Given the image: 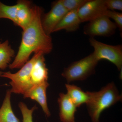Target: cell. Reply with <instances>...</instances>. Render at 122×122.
Listing matches in <instances>:
<instances>
[{"label":"cell","mask_w":122,"mask_h":122,"mask_svg":"<svg viewBox=\"0 0 122 122\" xmlns=\"http://www.w3.org/2000/svg\"><path fill=\"white\" fill-rule=\"evenodd\" d=\"M17 10L16 14L15 25L25 29L30 24L33 13V6L32 2L29 0H20L17 2Z\"/></svg>","instance_id":"obj_10"},{"label":"cell","mask_w":122,"mask_h":122,"mask_svg":"<svg viewBox=\"0 0 122 122\" xmlns=\"http://www.w3.org/2000/svg\"><path fill=\"white\" fill-rule=\"evenodd\" d=\"M66 94L74 103L76 107L81 106L82 104L86 103L89 100L90 92H85L81 88L75 85L66 84Z\"/></svg>","instance_id":"obj_14"},{"label":"cell","mask_w":122,"mask_h":122,"mask_svg":"<svg viewBox=\"0 0 122 122\" xmlns=\"http://www.w3.org/2000/svg\"><path fill=\"white\" fill-rule=\"evenodd\" d=\"M11 94V91L8 90L0 108V122H20L18 119L15 116L12 109Z\"/></svg>","instance_id":"obj_15"},{"label":"cell","mask_w":122,"mask_h":122,"mask_svg":"<svg viewBox=\"0 0 122 122\" xmlns=\"http://www.w3.org/2000/svg\"><path fill=\"white\" fill-rule=\"evenodd\" d=\"M90 93L89 100L86 105L92 122H99L100 114L103 111L122 100V95L113 82L99 91L90 92Z\"/></svg>","instance_id":"obj_2"},{"label":"cell","mask_w":122,"mask_h":122,"mask_svg":"<svg viewBox=\"0 0 122 122\" xmlns=\"http://www.w3.org/2000/svg\"><path fill=\"white\" fill-rule=\"evenodd\" d=\"M68 12L59 0L53 3L51 9L48 12L42 14V26L47 35H50L53 33L57 25Z\"/></svg>","instance_id":"obj_7"},{"label":"cell","mask_w":122,"mask_h":122,"mask_svg":"<svg viewBox=\"0 0 122 122\" xmlns=\"http://www.w3.org/2000/svg\"><path fill=\"white\" fill-rule=\"evenodd\" d=\"M117 28L110 18L103 16L89 21L84 26L83 33L90 37L95 36L109 37L115 33Z\"/></svg>","instance_id":"obj_6"},{"label":"cell","mask_w":122,"mask_h":122,"mask_svg":"<svg viewBox=\"0 0 122 122\" xmlns=\"http://www.w3.org/2000/svg\"><path fill=\"white\" fill-rule=\"evenodd\" d=\"M41 52L35 53L31 59L28 61L20 69L15 73L10 72H3L1 77L6 78L11 80V93L24 95L32 87L30 83V73L34 63L41 55Z\"/></svg>","instance_id":"obj_3"},{"label":"cell","mask_w":122,"mask_h":122,"mask_svg":"<svg viewBox=\"0 0 122 122\" xmlns=\"http://www.w3.org/2000/svg\"><path fill=\"white\" fill-rule=\"evenodd\" d=\"M18 106L22 114V122H33V113L37 109V107L35 105L31 109H29L25 103L21 102L19 103Z\"/></svg>","instance_id":"obj_18"},{"label":"cell","mask_w":122,"mask_h":122,"mask_svg":"<svg viewBox=\"0 0 122 122\" xmlns=\"http://www.w3.org/2000/svg\"><path fill=\"white\" fill-rule=\"evenodd\" d=\"M107 10L105 0H89L78 10V14L82 23L105 16Z\"/></svg>","instance_id":"obj_8"},{"label":"cell","mask_w":122,"mask_h":122,"mask_svg":"<svg viewBox=\"0 0 122 122\" xmlns=\"http://www.w3.org/2000/svg\"><path fill=\"white\" fill-rule=\"evenodd\" d=\"M15 52L11 48L9 41L0 42V69L5 70L9 66Z\"/></svg>","instance_id":"obj_16"},{"label":"cell","mask_w":122,"mask_h":122,"mask_svg":"<svg viewBox=\"0 0 122 122\" xmlns=\"http://www.w3.org/2000/svg\"><path fill=\"white\" fill-rule=\"evenodd\" d=\"M48 76L44 55H41L35 61L31 71L30 81L32 86L48 82Z\"/></svg>","instance_id":"obj_12"},{"label":"cell","mask_w":122,"mask_h":122,"mask_svg":"<svg viewBox=\"0 0 122 122\" xmlns=\"http://www.w3.org/2000/svg\"><path fill=\"white\" fill-rule=\"evenodd\" d=\"M105 16L109 18H111L114 21L115 24L118 28L120 32L122 31V13L116 11H111L107 10L106 12Z\"/></svg>","instance_id":"obj_20"},{"label":"cell","mask_w":122,"mask_h":122,"mask_svg":"<svg viewBox=\"0 0 122 122\" xmlns=\"http://www.w3.org/2000/svg\"><path fill=\"white\" fill-rule=\"evenodd\" d=\"M90 45L93 48L94 56L98 61L107 60L113 63L119 71L122 68V46L111 45L97 41L94 38L89 39Z\"/></svg>","instance_id":"obj_5"},{"label":"cell","mask_w":122,"mask_h":122,"mask_svg":"<svg viewBox=\"0 0 122 122\" xmlns=\"http://www.w3.org/2000/svg\"><path fill=\"white\" fill-rule=\"evenodd\" d=\"M105 2L107 8L108 10L122 11V0H105Z\"/></svg>","instance_id":"obj_21"},{"label":"cell","mask_w":122,"mask_h":122,"mask_svg":"<svg viewBox=\"0 0 122 122\" xmlns=\"http://www.w3.org/2000/svg\"><path fill=\"white\" fill-rule=\"evenodd\" d=\"M59 117L61 122H75V114L77 107L66 94H59L58 99Z\"/></svg>","instance_id":"obj_11"},{"label":"cell","mask_w":122,"mask_h":122,"mask_svg":"<svg viewBox=\"0 0 122 122\" xmlns=\"http://www.w3.org/2000/svg\"><path fill=\"white\" fill-rule=\"evenodd\" d=\"M98 62L92 53L84 58L72 62L64 69L61 75L68 83L84 81L95 73Z\"/></svg>","instance_id":"obj_4"},{"label":"cell","mask_w":122,"mask_h":122,"mask_svg":"<svg viewBox=\"0 0 122 122\" xmlns=\"http://www.w3.org/2000/svg\"><path fill=\"white\" fill-rule=\"evenodd\" d=\"M49 85L48 82H46L33 86L24 95V98H30L37 102L48 117L51 116L47 104L46 94V89Z\"/></svg>","instance_id":"obj_9"},{"label":"cell","mask_w":122,"mask_h":122,"mask_svg":"<svg viewBox=\"0 0 122 122\" xmlns=\"http://www.w3.org/2000/svg\"><path fill=\"white\" fill-rule=\"evenodd\" d=\"M43 10L37 5L33 6L32 18L27 27L23 30L21 42L17 54L9 68L20 69L29 61L33 53L41 52L44 55L52 50V41L50 35L45 32L41 23Z\"/></svg>","instance_id":"obj_1"},{"label":"cell","mask_w":122,"mask_h":122,"mask_svg":"<svg viewBox=\"0 0 122 122\" xmlns=\"http://www.w3.org/2000/svg\"><path fill=\"white\" fill-rule=\"evenodd\" d=\"M89 0H60L68 11L78 10Z\"/></svg>","instance_id":"obj_19"},{"label":"cell","mask_w":122,"mask_h":122,"mask_svg":"<svg viewBox=\"0 0 122 122\" xmlns=\"http://www.w3.org/2000/svg\"><path fill=\"white\" fill-rule=\"evenodd\" d=\"M2 73H3V72L0 71V77H1V75H2Z\"/></svg>","instance_id":"obj_22"},{"label":"cell","mask_w":122,"mask_h":122,"mask_svg":"<svg viewBox=\"0 0 122 122\" xmlns=\"http://www.w3.org/2000/svg\"><path fill=\"white\" fill-rule=\"evenodd\" d=\"M78 11H69L57 25L53 33L63 30L69 32L77 30L81 23L78 16Z\"/></svg>","instance_id":"obj_13"},{"label":"cell","mask_w":122,"mask_h":122,"mask_svg":"<svg viewBox=\"0 0 122 122\" xmlns=\"http://www.w3.org/2000/svg\"><path fill=\"white\" fill-rule=\"evenodd\" d=\"M17 5H8L0 1V19L6 18L11 20L15 25Z\"/></svg>","instance_id":"obj_17"}]
</instances>
